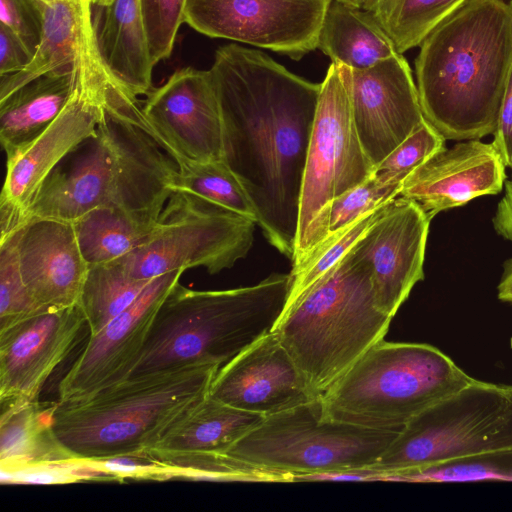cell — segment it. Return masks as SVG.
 Instances as JSON below:
<instances>
[{
  "label": "cell",
  "mask_w": 512,
  "mask_h": 512,
  "mask_svg": "<svg viewBox=\"0 0 512 512\" xmlns=\"http://www.w3.org/2000/svg\"><path fill=\"white\" fill-rule=\"evenodd\" d=\"M209 70L222 118L223 160L246 190L266 239L292 261L321 84L237 44L220 47Z\"/></svg>",
  "instance_id": "obj_1"
},
{
  "label": "cell",
  "mask_w": 512,
  "mask_h": 512,
  "mask_svg": "<svg viewBox=\"0 0 512 512\" xmlns=\"http://www.w3.org/2000/svg\"><path fill=\"white\" fill-rule=\"evenodd\" d=\"M512 70V1L466 0L422 42L417 90L445 139L493 134Z\"/></svg>",
  "instance_id": "obj_2"
},
{
  "label": "cell",
  "mask_w": 512,
  "mask_h": 512,
  "mask_svg": "<svg viewBox=\"0 0 512 512\" xmlns=\"http://www.w3.org/2000/svg\"><path fill=\"white\" fill-rule=\"evenodd\" d=\"M291 281L290 273H277L253 286L215 291L177 283L159 307L126 379L195 365L221 367L273 330Z\"/></svg>",
  "instance_id": "obj_3"
},
{
  "label": "cell",
  "mask_w": 512,
  "mask_h": 512,
  "mask_svg": "<svg viewBox=\"0 0 512 512\" xmlns=\"http://www.w3.org/2000/svg\"><path fill=\"white\" fill-rule=\"evenodd\" d=\"M391 320L378 306L371 268L354 245L283 310L271 332L321 398L384 339Z\"/></svg>",
  "instance_id": "obj_4"
},
{
  "label": "cell",
  "mask_w": 512,
  "mask_h": 512,
  "mask_svg": "<svg viewBox=\"0 0 512 512\" xmlns=\"http://www.w3.org/2000/svg\"><path fill=\"white\" fill-rule=\"evenodd\" d=\"M219 368L204 364L129 378L84 401H57L53 433L79 459L147 452L208 396Z\"/></svg>",
  "instance_id": "obj_5"
},
{
  "label": "cell",
  "mask_w": 512,
  "mask_h": 512,
  "mask_svg": "<svg viewBox=\"0 0 512 512\" xmlns=\"http://www.w3.org/2000/svg\"><path fill=\"white\" fill-rule=\"evenodd\" d=\"M473 379L432 345L383 339L321 397L322 415L370 430L399 433L415 416Z\"/></svg>",
  "instance_id": "obj_6"
},
{
  "label": "cell",
  "mask_w": 512,
  "mask_h": 512,
  "mask_svg": "<svg viewBox=\"0 0 512 512\" xmlns=\"http://www.w3.org/2000/svg\"><path fill=\"white\" fill-rule=\"evenodd\" d=\"M512 448V386L473 379L397 433L369 468L399 472Z\"/></svg>",
  "instance_id": "obj_7"
},
{
  "label": "cell",
  "mask_w": 512,
  "mask_h": 512,
  "mask_svg": "<svg viewBox=\"0 0 512 512\" xmlns=\"http://www.w3.org/2000/svg\"><path fill=\"white\" fill-rule=\"evenodd\" d=\"M396 435L326 419L317 398L265 417L223 453L294 475L324 473L372 466Z\"/></svg>",
  "instance_id": "obj_8"
},
{
  "label": "cell",
  "mask_w": 512,
  "mask_h": 512,
  "mask_svg": "<svg viewBox=\"0 0 512 512\" xmlns=\"http://www.w3.org/2000/svg\"><path fill=\"white\" fill-rule=\"evenodd\" d=\"M128 90L105 65L98 45L76 68L69 101L57 118L6 161L0 196V240L17 231L45 178L74 149L96 135L111 97Z\"/></svg>",
  "instance_id": "obj_9"
},
{
  "label": "cell",
  "mask_w": 512,
  "mask_h": 512,
  "mask_svg": "<svg viewBox=\"0 0 512 512\" xmlns=\"http://www.w3.org/2000/svg\"><path fill=\"white\" fill-rule=\"evenodd\" d=\"M253 219L175 191L145 242L117 261L135 280L203 267L210 274L229 269L253 245Z\"/></svg>",
  "instance_id": "obj_10"
},
{
  "label": "cell",
  "mask_w": 512,
  "mask_h": 512,
  "mask_svg": "<svg viewBox=\"0 0 512 512\" xmlns=\"http://www.w3.org/2000/svg\"><path fill=\"white\" fill-rule=\"evenodd\" d=\"M308 146L300 195L298 230L292 270L310 254L316 221L335 198L373 175L354 124L350 93L342 68H328Z\"/></svg>",
  "instance_id": "obj_11"
},
{
  "label": "cell",
  "mask_w": 512,
  "mask_h": 512,
  "mask_svg": "<svg viewBox=\"0 0 512 512\" xmlns=\"http://www.w3.org/2000/svg\"><path fill=\"white\" fill-rule=\"evenodd\" d=\"M331 0H187L184 22L201 34L300 58L318 47Z\"/></svg>",
  "instance_id": "obj_12"
},
{
  "label": "cell",
  "mask_w": 512,
  "mask_h": 512,
  "mask_svg": "<svg viewBox=\"0 0 512 512\" xmlns=\"http://www.w3.org/2000/svg\"><path fill=\"white\" fill-rule=\"evenodd\" d=\"M141 111L150 133L176 164L223 160L222 118L210 70H176L146 94Z\"/></svg>",
  "instance_id": "obj_13"
},
{
  "label": "cell",
  "mask_w": 512,
  "mask_h": 512,
  "mask_svg": "<svg viewBox=\"0 0 512 512\" xmlns=\"http://www.w3.org/2000/svg\"><path fill=\"white\" fill-rule=\"evenodd\" d=\"M184 271L152 279L129 307L99 332L89 335L59 381V403L87 400L129 376L159 307Z\"/></svg>",
  "instance_id": "obj_14"
},
{
  "label": "cell",
  "mask_w": 512,
  "mask_h": 512,
  "mask_svg": "<svg viewBox=\"0 0 512 512\" xmlns=\"http://www.w3.org/2000/svg\"><path fill=\"white\" fill-rule=\"evenodd\" d=\"M339 65L358 137L376 167L425 120L417 87L399 53L363 70Z\"/></svg>",
  "instance_id": "obj_15"
},
{
  "label": "cell",
  "mask_w": 512,
  "mask_h": 512,
  "mask_svg": "<svg viewBox=\"0 0 512 512\" xmlns=\"http://www.w3.org/2000/svg\"><path fill=\"white\" fill-rule=\"evenodd\" d=\"M430 221L418 204L398 196L355 244L371 268L378 306L392 318L424 278Z\"/></svg>",
  "instance_id": "obj_16"
},
{
  "label": "cell",
  "mask_w": 512,
  "mask_h": 512,
  "mask_svg": "<svg viewBox=\"0 0 512 512\" xmlns=\"http://www.w3.org/2000/svg\"><path fill=\"white\" fill-rule=\"evenodd\" d=\"M87 325L79 305L39 312L0 332V402L39 399Z\"/></svg>",
  "instance_id": "obj_17"
},
{
  "label": "cell",
  "mask_w": 512,
  "mask_h": 512,
  "mask_svg": "<svg viewBox=\"0 0 512 512\" xmlns=\"http://www.w3.org/2000/svg\"><path fill=\"white\" fill-rule=\"evenodd\" d=\"M209 396L265 417L319 398L274 332L222 365Z\"/></svg>",
  "instance_id": "obj_18"
},
{
  "label": "cell",
  "mask_w": 512,
  "mask_h": 512,
  "mask_svg": "<svg viewBox=\"0 0 512 512\" xmlns=\"http://www.w3.org/2000/svg\"><path fill=\"white\" fill-rule=\"evenodd\" d=\"M506 166L493 143L470 139L443 147L403 181L399 196L418 204L431 220L438 213L503 190Z\"/></svg>",
  "instance_id": "obj_19"
},
{
  "label": "cell",
  "mask_w": 512,
  "mask_h": 512,
  "mask_svg": "<svg viewBox=\"0 0 512 512\" xmlns=\"http://www.w3.org/2000/svg\"><path fill=\"white\" fill-rule=\"evenodd\" d=\"M118 165L104 121L96 135L68 154L45 178L26 216L73 223L100 206L118 204Z\"/></svg>",
  "instance_id": "obj_20"
},
{
  "label": "cell",
  "mask_w": 512,
  "mask_h": 512,
  "mask_svg": "<svg viewBox=\"0 0 512 512\" xmlns=\"http://www.w3.org/2000/svg\"><path fill=\"white\" fill-rule=\"evenodd\" d=\"M23 281L46 309L78 305L88 273L70 222L32 218L14 232Z\"/></svg>",
  "instance_id": "obj_21"
},
{
  "label": "cell",
  "mask_w": 512,
  "mask_h": 512,
  "mask_svg": "<svg viewBox=\"0 0 512 512\" xmlns=\"http://www.w3.org/2000/svg\"><path fill=\"white\" fill-rule=\"evenodd\" d=\"M41 8L40 43L23 70L0 77V101L40 76L74 73L81 58L97 45L92 0H55Z\"/></svg>",
  "instance_id": "obj_22"
},
{
  "label": "cell",
  "mask_w": 512,
  "mask_h": 512,
  "mask_svg": "<svg viewBox=\"0 0 512 512\" xmlns=\"http://www.w3.org/2000/svg\"><path fill=\"white\" fill-rule=\"evenodd\" d=\"M101 57L111 74L138 98L152 89L153 64L146 42L140 0H92Z\"/></svg>",
  "instance_id": "obj_23"
},
{
  "label": "cell",
  "mask_w": 512,
  "mask_h": 512,
  "mask_svg": "<svg viewBox=\"0 0 512 512\" xmlns=\"http://www.w3.org/2000/svg\"><path fill=\"white\" fill-rule=\"evenodd\" d=\"M0 470H13L73 457L53 433L56 402H0Z\"/></svg>",
  "instance_id": "obj_24"
},
{
  "label": "cell",
  "mask_w": 512,
  "mask_h": 512,
  "mask_svg": "<svg viewBox=\"0 0 512 512\" xmlns=\"http://www.w3.org/2000/svg\"><path fill=\"white\" fill-rule=\"evenodd\" d=\"M265 416L205 397L147 452L186 454L225 452L263 421Z\"/></svg>",
  "instance_id": "obj_25"
},
{
  "label": "cell",
  "mask_w": 512,
  "mask_h": 512,
  "mask_svg": "<svg viewBox=\"0 0 512 512\" xmlns=\"http://www.w3.org/2000/svg\"><path fill=\"white\" fill-rule=\"evenodd\" d=\"M75 77L76 70L71 74L43 75L0 101V141L6 158L57 118L70 99Z\"/></svg>",
  "instance_id": "obj_26"
},
{
  "label": "cell",
  "mask_w": 512,
  "mask_h": 512,
  "mask_svg": "<svg viewBox=\"0 0 512 512\" xmlns=\"http://www.w3.org/2000/svg\"><path fill=\"white\" fill-rule=\"evenodd\" d=\"M332 62L363 70L397 51L371 11L331 0L321 27L318 47Z\"/></svg>",
  "instance_id": "obj_27"
},
{
  "label": "cell",
  "mask_w": 512,
  "mask_h": 512,
  "mask_svg": "<svg viewBox=\"0 0 512 512\" xmlns=\"http://www.w3.org/2000/svg\"><path fill=\"white\" fill-rule=\"evenodd\" d=\"M72 224L88 268L119 261L142 245L153 230L114 206L97 207Z\"/></svg>",
  "instance_id": "obj_28"
},
{
  "label": "cell",
  "mask_w": 512,
  "mask_h": 512,
  "mask_svg": "<svg viewBox=\"0 0 512 512\" xmlns=\"http://www.w3.org/2000/svg\"><path fill=\"white\" fill-rule=\"evenodd\" d=\"M150 281L133 279L118 262L89 267L78 302L89 335L129 307Z\"/></svg>",
  "instance_id": "obj_29"
},
{
  "label": "cell",
  "mask_w": 512,
  "mask_h": 512,
  "mask_svg": "<svg viewBox=\"0 0 512 512\" xmlns=\"http://www.w3.org/2000/svg\"><path fill=\"white\" fill-rule=\"evenodd\" d=\"M466 0H377L372 13L397 53L422 44Z\"/></svg>",
  "instance_id": "obj_30"
},
{
  "label": "cell",
  "mask_w": 512,
  "mask_h": 512,
  "mask_svg": "<svg viewBox=\"0 0 512 512\" xmlns=\"http://www.w3.org/2000/svg\"><path fill=\"white\" fill-rule=\"evenodd\" d=\"M170 469L171 479L226 482H294V474L255 465L223 452L158 454L147 452Z\"/></svg>",
  "instance_id": "obj_31"
},
{
  "label": "cell",
  "mask_w": 512,
  "mask_h": 512,
  "mask_svg": "<svg viewBox=\"0 0 512 512\" xmlns=\"http://www.w3.org/2000/svg\"><path fill=\"white\" fill-rule=\"evenodd\" d=\"M172 184L179 191L242 214L257 223L249 196L224 160L181 162Z\"/></svg>",
  "instance_id": "obj_32"
},
{
  "label": "cell",
  "mask_w": 512,
  "mask_h": 512,
  "mask_svg": "<svg viewBox=\"0 0 512 512\" xmlns=\"http://www.w3.org/2000/svg\"><path fill=\"white\" fill-rule=\"evenodd\" d=\"M403 181L373 174L363 183L332 200L316 221L310 254L327 237L398 197Z\"/></svg>",
  "instance_id": "obj_33"
},
{
  "label": "cell",
  "mask_w": 512,
  "mask_h": 512,
  "mask_svg": "<svg viewBox=\"0 0 512 512\" xmlns=\"http://www.w3.org/2000/svg\"><path fill=\"white\" fill-rule=\"evenodd\" d=\"M384 481L414 483L512 481V448L461 457L424 468L385 472Z\"/></svg>",
  "instance_id": "obj_34"
},
{
  "label": "cell",
  "mask_w": 512,
  "mask_h": 512,
  "mask_svg": "<svg viewBox=\"0 0 512 512\" xmlns=\"http://www.w3.org/2000/svg\"><path fill=\"white\" fill-rule=\"evenodd\" d=\"M384 206L365 214L346 228L327 237L312 251L300 267L291 270V287L284 309L352 249L381 213Z\"/></svg>",
  "instance_id": "obj_35"
},
{
  "label": "cell",
  "mask_w": 512,
  "mask_h": 512,
  "mask_svg": "<svg viewBox=\"0 0 512 512\" xmlns=\"http://www.w3.org/2000/svg\"><path fill=\"white\" fill-rule=\"evenodd\" d=\"M44 310L23 281L12 233L0 240V332Z\"/></svg>",
  "instance_id": "obj_36"
},
{
  "label": "cell",
  "mask_w": 512,
  "mask_h": 512,
  "mask_svg": "<svg viewBox=\"0 0 512 512\" xmlns=\"http://www.w3.org/2000/svg\"><path fill=\"white\" fill-rule=\"evenodd\" d=\"M187 0H140L143 27L151 62L170 57Z\"/></svg>",
  "instance_id": "obj_37"
},
{
  "label": "cell",
  "mask_w": 512,
  "mask_h": 512,
  "mask_svg": "<svg viewBox=\"0 0 512 512\" xmlns=\"http://www.w3.org/2000/svg\"><path fill=\"white\" fill-rule=\"evenodd\" d=\"M444 144L445 137L425 119L374 168L373 174L404 180Z\"/></svg>",
  "instance_id": "obj_38"
},
{
  "label": "cell",
  "mask_w": 512,
  "mask_h": 512,
  "mask_svg": "<svg viewBox=\"0 0 512 512\" xmlns=\"http://www.w3.org/2000/svg\"><path fill=\"white\" fill-rule=\"evenodd\" d=\"M0 21L34 55L43 30L41 4L36 0H0Z\"/></svg>",
  "instance_id": "obj_39"
},
{
  "label": "cell",
  "mask_w": 512,
  "mask_h": 512,
  "mask_svg": "<svg viewBox=\"0 0 512 512\" xmlns=\"http://www.w3.org/2000/svg\"><path fill=\"white\" fill-rule=\"evenodd\" d=\"M33 54L8 28L0 24V77L23 70Z\"/></svg>",
  "instance_id": "obj_40"
},
{
  "label": "cell",
  "mask_w": 512,
  "mask_h": 512,
  "mask_svg": "<svg viewBox=\"0 0 512 512\" xmlns=\"http://www.w3.org/2000/svg\"><path fill=\"white\" fill-rule=\"evenodd\" d=\"M493 134V145L505 166L512 170V70Z\"/></svg>",
  "instance_id": "obj_41"
},
{
  "label": "cell",
  "mask_w": 512,
  "mask_h": 512,
  "mask_svg": "<svg viewBox=\"0 0 512 512\" xmlns=\"http://www.w3.org/2000/svg\"><path fill=\"white\" fill-rule=\"evenodd\" d=\"M504 190L493 217V226L499 235L512 242V178L505 181Z\"/></svg>",
  "instance_id": "obj_42"
},
{
  "label": "cell",
  "mask_w": 512,
  "mask_h": 512,
  "mask_svg": "<svg viewBox=\"0 0 512 512\" xmlns=\"http://www.w3.org/2000/svg\"><path fill=\"white\" fill-rule=\"evenodd\" d=\"M498 298L512 303V259L505 265V270L498 285Z\"/></svg>",
  "instance_id": "obj_43"
},
{
  "label": "cell",
  "mask_w": 512,
  "mask_h": 512,
  "mask_svg": "<svg viewBox=\"0 0 512 512\" xmlns=\"http://www.w3.org/2000/svg\"><path fill=\"white\" fill-rule=\"evenodd\" d=\"M337 1H340L344 4H347V5L355 7V8L368 10V11H372V9L374 8V6L377 2V0H337Z\"/></svg>",
  "instance_id": "obj_44"
},
{
  "label": "cell",
  "mask_w": 512,
  "mask_h": 512,
  "mask_svg": "<svg viewBox=\"0 0 512 512\" xmlns=\"http://www.w3.org/2000/svg\"><path fill=\"white\" fill-rule=\"evenodd\" d=\"M36 1L41 4H50V3L54 2L55 0H36Z\"/></svg>",
  "instance_id": "obj_45"
}]
</instances>
